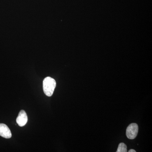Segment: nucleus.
Returning <instances> with one entry per match:
<instances>
[{"label":"nucleus","instance_id":"20e7f679","mask_svg":"<svg viewBox=\"0 0 152 152\" xmlns=\"http://www.w3.org/2000/svg\"><path fill=\"white\" fill-rule=\"evenodd\" d=\"M0 136L6 139H10L12 135L8 127L4 124H0Z\"/></svg>","mask_w":152,"mask_h":152},{"label":"nucleus","instance_id":"f257e3e1","mask_svg":"<svg viewBox=\"0 0 152 152\" xmlns=\"http://www.w3.org/2000/svg\"><path fill=\"white\" fill-rule=\"evenodd\" d=\"M56 83L54 79L50 77H47L43 82V88L45 94L48 96H51L53 94Z\"/></svg>","mask_w":152,"mask_h":152},{"label":"nucleus","instance_id":"f03ea898","mask_svg":"<svg viewBox=\"0 0 152 152\" xmlns=\"http://www.w3.org/2000/svg\"><path fill=\"white\" fill-rule=\"evenodd\" d=\"M139 127L135 123H133L128 126L126 131V135L128 139L134 140L137 135Z\"/></svg>","mask_w":152,"mask_h":152},{"label":"nucleus","instance_id":"423d86ee","mask_svg":"<svg viewBox=\"0 0 152 152\" xmlns=\"http://www.w3.org/2000/svg\"><path fill=\"white\" fill-rule=\"evenodd\" d=\"M136 151H135L134 150L131 149L129 151V152H136Z\"/></svg>","mask_w":152,"mask_h":152},{"label":"nucleus","instance_id":"39448f33","mask_svg":"<svg viewBox=\"0 0 152 152\" xmlns=\"http://www.w3.org/2000/svg\"><path fill=\"white\" fill-rule=\"evenodd\" d=\"M127 152V146L124 143H121L119 145L117 152Z\"/></svg>","mask_w":152,"mask_h":152},{"label":"nucleus","instance_id":"7ed1b4c3","mask_svg":"<svg viewBox=\"0 0 152 152\" xmlns=\"http://www.w3.org/2000/svg\"><path fill=\"white\" fill-rule=\"evenodd\" d=\"M28 120L27 115L26 112L23 110H21L19 113L16 119L17 124L20 126H23L27 123Z\"/></svg>","mask_w":152,"mask_h":152}]
</instances>
